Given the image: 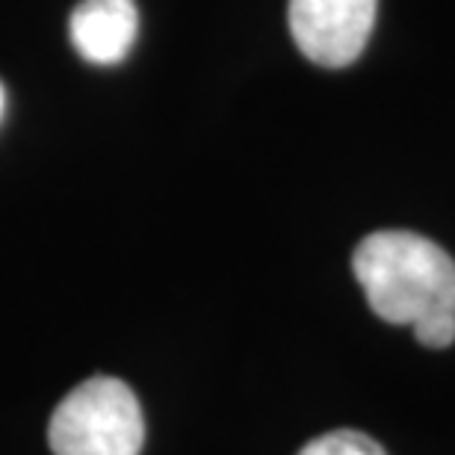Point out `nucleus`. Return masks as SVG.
I'll return each mask as SVG.
<instances>
[{
	"mask_svg": "<svg viewBox=\"0 0 455 455\" xmlns=\"http://www.w3.org/2000/svg\"><path fill=\"white\" fill-rule=\"evenodd\" d=\"M299 455H387L379 441L358 429H334L311 441Z\"/></svg>",
	"mask_w": 455,
	"mask_h": 455,
	"instance_id": "nucleus-5",
	"label": "nucleus"
},
{
	"mask_svg": "<svg viewBox=\"0 0 455 455\" xmlns=\"http://www.w3.org/2000/svg\"><path fill=\"white\" fill-rule=\"evenodd\" d=\"M140 33L133 0H80L71 12L68 36L75 51L92 66H118Z\"/></svg>",
	"mask_w": 455,
	"mask_h": 455,
	"instance_id": "nucleus-4",
	"label": "nucleus"
},
{
	"mask_svg": "<svg viewBox=\"0 0 455 455\" xmlns=\"http://www.w3.org/2000/svg\"><path fill=\"white\" fill-rule=\"evenodd\" d=\"M4 110H6V92H4V84H0V118H4Z\"/></svg>",
	"mask_w": 455,
	"mask_h": 455,
	"instance_id": "nucleus-7",
	"label": "nucleus"
},
{
	"mask_svg": "<svg viewBox=\"0 0 455 455\" xmlns=\"http://www.w3.org/2000/svg\"><path fill=\"white\" fill-rule=\"evenodd\" d=\"M379 0H290V33L323 68H343L363 53Z\"/></svg>",
	"mask_w": 455,
	"mask_h": 455,
	"instance_id": "nucleus-3",
	"label": "nucleus"
},
{
	"mask_svg": "<svg viewBox=\"0 0 455 455\" xmlns=\"http://www.w3.org/2000/svg\"><path fill=\"white\" fill-rule=\"evenodd\" d=\"M53 455H140L145 417L122 379L95 376L77 385L51 417Z\"/></svg>",
	"mask_w": 455,
	"mask_h": 455,
	"instance_id": "nucleus-2",
	"label": "nucleus"
},
{
	"mask_svg": "<svg viewBox=\"0 0 455 455\" xmlns=\"http://www.w3.org/2000/svg\"><path fill=\"white\" fill-rule=\"evenodd\" d=\"M352 269L372 314L414 325L429 314H455V260L411 231H376L355 249Z\"/></svg>",
	"mask_w": 455,
	"mask_h": 455,
	"instance_id": "nucleus-1",
	"label": "nucleus"
},
{
	"mask_svg": "<svg viewBox=\"0 0 455 455\" xmlns=\"http://www.w3.org/2000/svg\"><path fill=\"white\" fill-rule=\"evenodd\" d=\"M414 334L429 349H447L450 343H455V314L443 311L423 316V320L414 323Z\"/></svg>",
	"mask_w": 455,
	"mask_h": 455,
	"instance_id": "nucleus-6",
	"label": "nucleus"
}]
</instances>
